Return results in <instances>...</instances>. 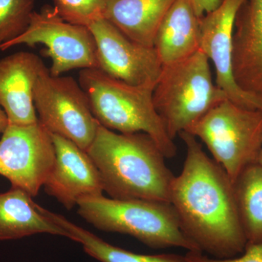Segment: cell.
<instances>
[{
  "label": "cell",
  "mask_w": 262,
  "mask_h": 262,
  "mask_svg": "<svg viewBox=\"0 0 262 262\" xmlns=\"http://www.w3.org/2000/svg\"><path fill=\"white\" fill-rule=\"evenodd\" d=\"M186 146L182 172L170 187V203L181 229L202 253L211 257H235L247 245L239 219L233 182L205 152L198 139L180 133Z\"/></svg>",
  "instance_id": "obj_1"
},
{
  "label": "cell",
  "mask_w": 262,
  "mask_h": 262,
  "mask_svg": "<svg viewBox=\"0 0 262 262\" xmlns=\"http://www.w3.org/2000/svg\"><path fill=\"white\" fill-rule=\"evenodd\" d=\"M86 151L110 198L170 203L175 176L167 166L161 149L148 134H117L100 125Z\"/></svg>",
  "instance_id": "obj_2"
},
{
  "label": "cell",
  "mask_w": 262,
  "mask_h": 262,
  "mask_svg": "<svg viewBox=\"0 0 262 262\" xmlns=\"http://www.w3.org/2000/svg\"><path fill=\"white\" fill-rule=\"evenodd\" d=\"M78 81L100 125L121 134L145 133L154 139L165 158L176 156L177 146L155 107V87L132 85L97 68L80 70Z\"/></svg>",
  "instance_id": "obj_3"
},
{
  "label": "cell",
  "mask_w": 262,
  "mask_h": 262,
  "mask_svg": "<svg viewBox=\"0 0 262 262\" xmlns=\"http://www.w3.org/2000/svg\"><path fill=\"white\" fill-rule=\"evenodd\" d=\"M77 206L80 216L100 230L128 234L155 249L179 248L201 252L182 232L177 212L168 202L101 195L82 198Z\"/></svg>",
  "instance_id": "obj_4"
},
{
  "label": "cell",
  "mask_w": 262,
  "mask_h": 262,
  "mask_svg": "<svg viewBox=\"0 0 262 262\" xmlns=\"http://www.w3.org/2000/svg\"><path fill=\"white\" fill-rule=\"evenodd\" d=\"M227 98L213 82L209 59L201 49L184 61L163 67L153 90L155 107L173 141Z\"/></svg>",
  "instance_id": "obj_5"
},
{
  "label": "cell",
  "mask_w": 262,
  "mask_h": 262,
  "mask_svg": "<svg viewBox=\"0 0 262 262\" xmlns=\"http://www.w3.org/2000/svg\"><path fill=\"white\" fill-rule=\"evenodd\" d=\"M185 132L206 144L233 182L244 168L257 161L262 146V111L243 107L227 98Z\"/></svg>",
  "instance_id": "obj_6"
},
{
  "label": "cell",
  "mask_w": 262,
  "mask_h": 262,
  "mask_svg": "<svg viewBox=\"0 0 262 262\" xmlns=\"http://www.w3.org/2000/svg\"><path fill=\"white\" fill-rule=\"evenodd\" d=\"M33 101L39 122L51 134L67 138L87 151L100 124L79 82L72 77L51 75L46 67L34 84Z\"/></svg>",
  "instance_id": "obj_7"
},
{
  "label": "cell",
  "mask_w": 262,
  "mask_h": 262,
  "mask_svg": "<svg viewBox=\"0 0 262 262\" xmlns=\"http://www.w3.org/2000/svg\"><path fill=\"white\" fill-rule=\"evenodd\" d=\"M46 48L44 54L51 59L50 73L61 76L69 71L98 69L97 47L89 27L65 21L54 8L45 5L40 11H34L28 28L14 40L3 45L2 51L19 45Z\"/></svg>",
  "instance_id": "obj_8"
},
{
  "label": "cell",
  "mask_w": 262,
  "mask_h": 262,
  "mask_svg": "<svg viewBox=\"0 0 262 262\" xmlns=\"http://www.w3.org/2000/svg\"><path fill=\"white\" fill-rule=\"evenodd\" d=\"M56 160L51 134L39 121L9 124L0 140V175L32 198L44 186Z\"/></svg>",
  "instance_id": "obj_9"
},
{
  "label": "cell",
  "mask_w": 262,
  "mask_h": 262,
  "mask_svg": "<svg viewBox=\"0 0 262 262\" xmlns=\"http://www.w3.org/2000/svg\"><path fill=\"white\" fill-rule=\"evenodd\" d=\"M89 28L96 40L98 69L132 85L155 87L163 65L154 47L132 40L104 18Z\"/></svg>",
  "instance_id": "obj_10"
},
{
  "label": "cell",
  "mask_w": 262,
  "mask_h": 262,
  "mask_svg": "<svg viewBox=\"0 0 262 262\" xmlns=\"http://www.w3.org/2000/svg\"><path fill=\"white\" fill-rule=\"evenodd\" d=\"M244 0H223L216 9L201 18V50L215 70V84L232 102L262 111V96L244 91L234 80L232 42L234 20Z\"/></svg>",
  "instance_id": "obj_11"
},
{
  "label": "cell",
  "mask_w": 262,
  "mask_h": 262,
  "mask_svg": "<svg viewBox=\"0 0 262 262\" xmlns=\"http://www.w3.org/2000/svg\"><path fill=\"white\" fill-rule=\"evenodd\" d=\"M51 138L56 160L44 184L47 194L67 210L82 198L103 195L102 179L87 151L63 136L51 134Z\"/></svg>",
  "instance_id": "obj_12"
},
{
  "label": "cell",
  "mask_w": 262,
  "mask_h": 262,
  "mask_svg": "<svg viewBox=\"0 0 262 262\" xmlns=\"http://www.w3.org/2000/svg\"><path fill=\"white\" fill-rule=\"evenodd\" d=\"M45 67L42 58L30 52H18L0 59V106L9 124L29 125L39 121L33 91Z\"/></svg>",
  "instance_id": "obj_13"
},
{
  "label": "cell",
  "mask_w": 262,
  "mask_h": 262,
  "mask_svg": "<svg viewBox=\"0 0 262 262\" xmlns=\"http://www.w3.org/2000/svg\"><path fill=\"white\" fill-rule=\"evenodd\" d=\"M232 70L241 89L262 96V0H244L236 15Z\"/></svg>",
  "instance_id": "obj_14"
},
{
  "label": "cell",
  "mask_w": 262,
  "mask_h": 262,
  "mask_svg": "<svg viewBox=\"0 0 262 262\" xmlns=\"http://www.w3.org/2000/svg\"><path fill=\"white\" fill-rule=\"evenodd\" d=\"M201 17L192 0H176L160 24L154 47L163 67L179 63L201 49Z\"/></svg>",
  "instance_id": "obj_15"
},
{
  "label": "cell",
  "mask_w": 262,
  "mask_h": 262,
  "mask_svg": "<svg viewBox=\"0 0 262 262\" xmlns=\"http://www.w3.org/2000/svg\"><path fill=\"white\" fill-rule=\"evenodd\" d=\"M37 234L62 236L71 239L64 229L42 215L32 196L13 187L0 194V241L18 239Z\"/></svg>",
  "instance_id": "obj_16"
},
{
  "label": "cell",
  "mask_w": 262,
  "mask_h": 262,
  "mask_svg": "<svg viewBox=\"0 0 262 262\" xmlns=\"http://www.w3.org/2000/svg\"><path fill=\"white\" fill-rule=\"evenodd\" d=\"M176 0H107L104 18L132 40L153 47L156 33Z\"/></svg>",
  "instance_id": "obj_17"
},
{
  "label": "cell",
  "mask_w": 262,
  "mask_h": 262,
  "mask_svg": "<svg viewBox=\"0 0 262 262\" xmlns=\"http://www.w3.org/2000/svg\"><path fill=\"white\" fill-rule=\"evenodd\" d=\"M42 215L64 229L71 239L82 244L84 252L101 262H189L186 256L171 253L146 255L131 252L108 244L82 227L72 223L64 216L38 206Z\"/></svg>",
  "instance_id": "obj_18"
},
{
  "label": "cell",
  "mask_w": 262,
  "mask_h": 262,
  "mask_svg": "<svg viewBox=\"0 0 262 262\" xmlns=\"http://www.w3.org/2000/svg\"><path fill=\"white\" fill-rule=\"evenodd\" d=\"M247 244H262V165L251 164L233 182Z\"/></svg>",
  "instance_id": "obj_19"
},
{
  "label": "cell",
  "mask_w": 262,
  "mask_h": 262,
  "mask_svg": "<svg viewBox=\"0 0 262 262\" xmlns=\"http://www.w3.org/2000/svg\"><path fill=\"white\" fill-rule=\"evenodd\" d=\"M36 0H0V52L28 28Z\"/></svg>",
  "instance_id": "obj_20"
},
{
  "label": "cell",
  "mask_w": 262,
  "mask_h": 262,
  "mask_svg": "<svg viewBox=\"0 0 262 262\" xmlns=\"http://www.w3.org/2000/svg\"><path fill=\"white\" fill-rule=\"evenodd\" d=\"M53 8L65 21L89 27L104 18L107 0H53Z\"/></svg>",
  "instance_id": "obj_21"
},
{
  "label": "cell",
  "mask_w": 262,
  "mask_h": 262,
  "mask_svg": "<svg viewBox=\"0 0 262 262\" xmlns=\"http://www.w3.org/2000/svg\"><path fill=\"white\" fill-rule=\"evenodd\" d=\"M186 258L189 262H262V244H247L239 256L217 258L206 256L202 252H188Z\"/></svg>",
  "instance_id": "obj_22"
},
{
  "label": "cell",
  "mask_w": 262,
  "mask_h": 262,
  "mask_svg": "<svg viewBox=\"0 0 262 262\" xmlns=\"http://www.w3.org/2000/svg\"><path fill=\"white\" fill-rule=\"evenodd\" d=\"M223 0H192L198 16L202 17L216 9Z\"/></svg>",
  "instance_id": "obj_23"
},
{
  "label": "cell",
  "mask_w": 262,
  "mask_h": 262,
  "mask_svg": "<svg viewBox=\"0 0 262 262\" xmlns=\"http://www.w3.org/2000/svg\"><path fill=\"white\" fill-rule=\"evenodd\" d=\"M9 125L8 116L3 108L0 106V134H3Z\"/></svg>",
  "instance_id": "obj_24"
},
{
  "label": "cell",
  "mask_w": 262,
  "mask_h": 262,
  "mask_svg": "<svg viewBox=\"0 0 262 262\" xmlns=\"http://www.w3.org/2000/svg\"><path fill=\"white\" fill-rule=\"evenodd\" d=\"M256 163L261 164L262 165V146L261 149L260 150L259 155H258L257 161H256Z\"/></svg>",
  "instance_id": "obj_25"
}]
</instances>
